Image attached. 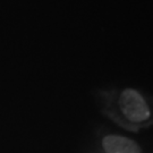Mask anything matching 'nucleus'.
Segmentation results:
<instances>
[{"mask_svg": "<svg viewBox=\"0 0 153 153\" xmlns=\"http://www.w3.org/2000/svg\"><path fill=\"white\" fill-rule=\"evenodd\" d=\"M102 146L105 153H142L135 141L120 135H107L102 140Z\"/></svg>", "mask_w": 153, "mask_h": 153, "instance_id": "f03ea898", "label": "nucleus"}, {"mask_svg": "<svg viewBox=\"0 0 153 153\" xmlns=\"http://www.w3.org/2000/svg\"><path fill=\"white\" fill-rule=\"evenodd\" d=\"M118 104L121 114L131 123H142L150 118V109L145 99L134 88H125L119 95Z\"/></svg>", "mask_w": 153, "mask_h": 153, "instance_id": "f257e3e1", "label": "nucleus"}]
</instances>
